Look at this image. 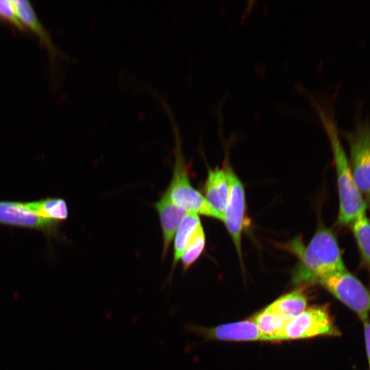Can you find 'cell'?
Instances as JSON below:
<instances>
[{
    "mask_svg": "<svg viewBox=\"0 0 370 370\" xmlns=\"http://www.w3.org/2000/svg\"><path fill=\"white\" fill-rule=\"evenodd\" d=\"M28 203L36 214L49 221L60 224L69 217L67 204L62 198L47 197Z\"/></svg>",
    "mask_w": 370,
    "mask_h": 370,
    "instance_id": "9a60e30c",
    "label": "cell"
},
{
    "mask_svg": "<svg viewBox=\"0 0 370 370\" xmlns=\"http://www.w3.org/2000/svg\"><path fill=\"white\" fill-rule=\"evenodd\" d=\"M175 138V157L173 171L170 184L166 191L171 200L188 212L203 214L219 219L204 196L190 183L188 165L184 156L179 130L173 123Z\"/></svg>",
    "mask_w": 370,
    "mask_h": 370,
    "instance_id": "3957f363",
    "label": "cell"
},
{
    "mask_svg": "<svg viewBox=\"0 0 370 370\" xmlns=\"http://www.w3.org/2000/svg\"><path fill=\"white\" fill-rule=\"evenodd\" d=\"M201 223L199 214L188 212L177 228L173 244V258L171 276L169 279V282L175 267L180 260L188 244Z\"/></svg>",
    "mask_w": 370,
    "mask_h": 370,
    "instance_id": "4fadbf2b",
    "label": "cell"
},
{
    "mask_svg": "<svg viewBox=\"0 0 370 370\" xmlns=\"http://www.w3.org/2000/svg\"><path fill=\"white\" fill-rule=\"evenodd\" d=\"M13 3L23 25L25 29H29L38 36L40 41L47 49L51 58L59 56V50L54 45L49 33L38 19L32 3L26 0H14Z\"/></svg>",
    "mask_w": 370,
    "mask_h": 370,
    "instance_id": "7c38bea8",
    "label": "cell"
},
{
    "mask_svg": "<svg viewBox=\"0 0 370 370\" xmlns=\"http://www.w3.org/2000/svg\"><path fill=\"white\" fill-rule=\"evenodd\" d=\"M369 194V197H368V199H369V204L370 206V192L368 193Z\"/></svg>",
    "mask_w": 370,
    "mask_h": 370,
    "instance_id": "44dd1931",
    "label": "cell"
},
{
    "mask_svg": "<svg viewBox=\"0 0 370 370\" xmlns=\"http://www.w3.org/2000/svg\"><path fill=\"white\" fill-rule=\"evenodd\" d=\"M352 232L360 254L362 263L370 273V221L366 210L352 223Z\"/></svg>",
    "mask_w": 370,
    "mask_h": 370,
    "instance_id": "e0dca14e",
    "label": "cell"
},
{
    "mask_svg": "<svg viewBox=\"0 0 370 370\" xmlns=\"http://www.w3.org/2000/svg\"><path fill=\"white\" fill-rule=\"evenodd\" d=\"M364 327V336L366 347V353L368 360L369 368L370 370V320L367 319L362 321Z\"/></svg>",
    "mask_w": 370,
    "mask_h": 370,
    "instance_id": "ffe728a7",
    "label": "cell"
},
{
    "mask_svg": "<svg viewBox=\"0 0 370 370\" xmlns=\"http://www.w3.org/2000/svg\"><path fill=\"white\" fill-rule=\"evenodd\" d=\"M0 19L9 23L21 31L26 29L17 16L13 1L0 0Z\"/></svg>",
    "mask_w": 370,
    "mask_h": 370,
    "instance_id": "d6986e66",
    "label": "cell"
},
{
    "mask_svg": "<svg viewBox=\"0 0 370 370\" xmlns=\"http://www.w3.org/2000/svg\"><path fill=\"white\" fill-rule=\"evenodd\" d=\"M317 108L334 156L339 199L338 221L341 225H350L362 211L366 210L367 205L355 182L349 161L333 119L321 108L318 106Z\"/></svg>",
    "mask_w": 370,
    "mask_h": 370,
    "instance_id": "7a4b0ae2",
    "label": "cell"
},
{
    "mask_svg": "<svg viewBox=\"0 0 370 370\" xmlns=\"http://www.w3.org/2000/svg\"><path fill=\"white\" fill-rule=\"evenodd\" d=\"M341 332L328 306H315L288 320L280 339L296 340L319 336H336Z\"/></svg>",
    "mask_w": 370,
    "mask_h": 370,
    "instance_id": "5b68a950",
    "label": "cell"
},
{
    "mask_svg": "<svg viewBox=\"0 0 370 370\" xmlns=\"http://www.w3.org/2000/svg\"><path fill=\"white\" fill-rule=\"evenodd\" d=\"M204 193L205 199L219 219L223 221L230 195V182L224 166L208 169Z\"/></svg>",
    "mask_w": 370,
    "mask_h": 370,
    "instance_id": "8fae6325",
    "label": "cell"
},
{
    "mask_svg": "<svg viewBox=\"0 0 370 370\" xmlns=\"http://www.w3.org/2000/svg\"><path fill=\"white\" fill-rule=\"evenodd\" d=\"M185 330L202 336L206 340L267 341L266 338L260 332L252 319L222 324L212 328L188 324L185 326Z\"/></svg>",
    "mask_w": 370,
    "mask_h": 370,
    "instance_id": "9c48e42d",
    "label": "cell"
},
{
    "mask_svg": "<svg viewBox=\"0 0 370 370\" xmlns=\"http://www.w3.org/2000/svg\"><path fill=\"white\" fill-rule=\"evenodd\" d=\"M0 225L36 230L47 236H54L60 224L36 214L28 201L0 200Z\"/></svg>",
    "mask_w": 370,
    "mask_h": 370,
    "instance_id": "ba28073f",
    "label": "cell"
},
{
    "mask_svg": "<svg viewBox=\"0 0 370 370\" xmlns=\"http://www.w3.org/2000/svg\"><path fill=\"white\" fill-rule=\"evenodd\" d=\"M281 247L298 258L293 274L296 284L319 283L346 269L334 234L323 225L318 227L308 245L305 246L302 238L298 236Z\"/></svg>",
    "mask_w": 370,
    "mask_h": 370,
    "instance_id": "6da1fadb",
    "label": "cell"
},
{
    "mask_svg": "<svg viewBox=\"0 0 370 370\" xmlns=\"http://www.w3.org/2000/svg\"><path fill=\"white\" fill-rule=\"evenodd\" d=\"M307 303V295L299 288L281 296L269 307L290 320L302 313L306 308Z\"/></svg>",
    "mask_w": 370,
    "mask_h": 370,
    "instance_id": "2e32d148",
    "label": "cell"
},
{
    "mask_svg": "<svg viewBox=\"0 0 370 370\" xmlns=\"http://www.w3.org/2000/svg\"><path fill=\"white\" fill-rule=\"evenodd\" d=\"M319 283L355 312L362 321L369 318L370 291L347 269L330 275Z\"/></svg>",
    "mask_w": 370,
    "mask_h": 370,
    "instance_id": "277c9868",
    "label": "cell"
},
{
    "mask_svg": "<svg viewBox=\"0 0 370 370\" xmlns=\"http://www.w3.org/2000/svg\"><path fill=\"white\" fill-rule=\"evenodd\" d=\"M206 245V235L201 223L198 226L184 251L181 262L184 272H186L202 254Z\"/></svg>",
    "mask_w": 370,
    "mask_h": 370,
    "instance_id": "ac0fdd59",
    "label": "cell"
},
{
    "mask_svg": "<svg viewBox=\"0 0 370 370\" xmlns=\"http://www.w3.org/2000/svg\"><path fill=\"white\" fill-rule=\"evenodd\" d=\"M252 320L267 341H281L280 336L288 320L269 306L257 313Z\"/></svg>",
    "mask_w": 370,
    "mask_h": 370,
    "instance_id": "5bb4252c",
    "label": "cell"
},
{
    "mask_svg": "<svg viewBox=\"0 0 370 370\" xmlns=\"http://www.w3.org/2000/svg\"><path fill=\"white\" fill-rule=\"evenodd\" d=\"M223 166L230 182V195L223 221L232 240L237 255L242 262V234L247 225L245 188L231 165L225 162Z\"/></svg>",
    "mask_w": 370,
    "mask_h": 370,
    "instance_id": "8992f818",
    "label": "cell"
},
{
    "mask_svg": "<svg viewBox=\"0 0 370 370\" xmlns=\"http://www.w3.org/2000/svg\"><path fill=\"white\" fill-rule=\"evenodd\" d=\"M162 233V258H165L174 234L188 212L176 205L165 190L155 204Z\"/></svg>",
    "mask_w": 370,
    "mask_h": 370,
    "instance_id": "30bf717a",
    "label": "cell"
},
{
    "mask_svg": "<svg viewBox=\"0 0 370 370\" xmlns=\"http://www.w3.org/2000/svg\"><path fill=\"white\" fill-rule=\"evenodd\" d=\"M350 165L355 182L363 193L370 192V125L358 124L348 136Z\"/></svg>",
    "mask_w": 370,
    "mask_h": 370,
    "instance_id": "52a82bcc",
    "label": "cell"
}]
</instances>
